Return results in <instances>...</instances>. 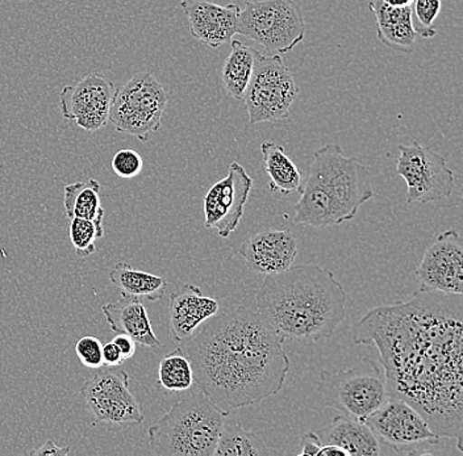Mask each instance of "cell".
<instances>
[{"label":"cell","instance_id":"obj_1","mask_svg":"<svg viewBox=\"0 0 463 456\" xmlns=\"http://www.w3.org/2000/svg\"><path fill=\"white\" fill-rule=\"evenodd\" d=\"M352 339L374 343L390 396L412 405L462 454V294L419 290L410 302L373 308Z\"/></svg>","mask_w":463,"mask_h":456},{"label":"cell","instance_id":"obj_2","mask_svg":"<svg viewBox=\"0 0 463 456\" xmlns=\"http://www.w3.org/2000/svg\"><path fill=\"white\" fill-rule=\"evenodd\" d=\"M283 342L259 312L237 305L203 322L179 349L198 391L230 414L282 391L291 368Z\"/></svg>","mask_w":463,"mask_h":456},{"label":"cell","instance_id":"obj_3","mask_svg":"<svg viewBox=\"0 0 463 456\" xmlns=\"http://www.w3.org/2000/svg\"><path fill=\"white\" fill-rule=\"evenodd\" d=\"M346 302L343 284L317 264L265 275L256 293V311L283 340L294 342L332 337L345 320Z\"/></svg>","mask_w":463,"mask_h":456},{"label":"cell","instance_id":"obj_4","mask_svg":"<svg viewBox=\"0 0 463 456\" xmlns=\"http://www.w3.org/2000/svg\"><path fill=\"white\" fill-rule=\"evenodd\" d=\"M300 195L294 221L320 229L353 220L374 191L367 167L355 157H346L337 144H328L314 153Z\"/></svg>","mask_w":463,"mask_h":456},{"label":"cell","instance_id":"obj_5","mask_svg":"<svg viewBox=\"0 0 463 456\" xmlns=\"http://www.w3.org/2000/svg\"><path fill=\"white\" fill-rule=\"evenodd\" d=\"M227 413L203 392L188 395L147 430L152 454L213 456Z\"/></svg>","mask_w":463,"mask_h":456},{"label":"cell","instance_id":"obj_6","mask_svg":"<svg viewBox=\"0 0 463 456\" xmlns=\"http://www.w3.org/2000/svg\"><path fill=\"white\" fill-rule=\"evenodd\" d=\"M317 392L326 405L364 423L378 411L390 394L381 363L362 358L354 368L343 371H321Z\"/></svg>","mask_w":463,"mask_h":456},{"label":"cell","instance_id":"obj_7","mask_svg":"<svg viewBox=\"0 0 463 456\" xmlns=\"http://www.w3.org/2000/svg\"><path fill=\"white\" fill-rule=\"evenodd\" d=\"M306 20L294 0H249L241 10L237 34L263 46L269 56H283L306 37Z\"/></svg>","mask_w":463,"mask_h":456},{"label":"cell","instance_id":"obj_8","mask_svg":"<svg viewBox=\"0 0 463 456\" xmlns=\"http://www.w3.org/2000/svg\"><path fill=\"white\" fill-rule=\"evenodd\" d=\"M167 100L164 86L152 74L143 71L130 78L123 88L115 89L109 121L118 133L135 135L146 143L150 135L161 128Z\"/></svg>","mask_w":463,"mask_h":456},{"label":"cell","instance_id":"obj_9","mask_svg":"<svg viewBox=\"0 0 463 456\" xmlns=\"http://www.w3.org/2000/svg\"><path fill=\"white\" fill-rule=\"evenodd\" d=\"M298 94L299 86L282 56H263L257 51L253 74L244 98L249 123L254 126L288 120Z\"/></svg>","mask_w":463,"mask_h":456},{"label":"cell","instance_id":"obj_10","mask_svg":"<svg viewBox=\"0 0 463 456\" xmlns=\"http://www.w3.org/2000/svg\"><path fill=\"white\" fill-rule=\"evenodd\" d=\"M399 152L396 172L407 183V204L432 203L451 195L454 172L447 158L416 141L411 145H399Z\"/></svg>","mask_w":463,"mask_h":456},{"label":"cell","instance_id":"obj_11","mask_svg":"<svg viewBox=\"0 0 463 456\" xmlns=\"http://www.w3.org/2000/svg\"><path fill=\"white\" fill-rule=\"evenodd\" d=\"M80 396L98 423L141 425L144 414L129 389V375L124 369L101 368L90 377Z\"/></svg>","mask_w":463,"mask_h":456},{"label":"cell","instance_id":"obj_12","mask_svg":"<svg viewBox=\"0 0 463 456\" xmlns=\"http://www.w3.org/2000/svg\"><path fill=\"white\" fill-rule=\"evenodd\" d=\"M251 189L253 179L242 164L233 161L227 177L216 181L205 195L203 206L205 229H216L222 238H228L244 216Z\"/></svg>","mask_w":463,"mask_h":456},{"label":"cell","instance_id":"obj_13","mask_svg":"<svg viewBox=\"0 0 463 456\" xmlns=\"http://www.w3.org/2000/svg\"><path fill=\"white\" fill-rule=\"evenodd\" d=\"M115 89L114 83L103 74L86 75L60 92L61 114L87 132L99 131L109 121Z\"/></svg>","mask_w":463,"mask_h":456},{"label":"cell","instance_id":"obj_14","mask_svg":"<svg viewBox=\"0 0 463 456\" xmlns=\"http://www.w3.org/2000/svg\"><path fill=\"white\" fill-rule=\"evenodd\" d=\"M420 290L463 293V239L457 230H445L425 250L418 271Z\"/></svg>","mask_w":463,"mask_h":456},{"label":"cell","instance_id":"obj_15","mask_svg":"<svg viewBox=\"0 0 463 456\" xmlns=\"http://www.w3.org/2000/svg\"><path fill=\"white\" fill-rule=\"evenodd\" d=\"M364 423L372 429L376 438L395 449L422 443L437 444L439 441V435L430 429L425 418L401 398L390 396Z\"/></svg>","mask_w":463,"mask_h":456},{"label":"cell","instance_id":"obj_16","mask_svg":"<svg viewBox=\"0 0 463 456\" xmlns=\"http://www.w3.org/2000/svg\"><path fill=\"white\" fill-rule=\"evenodd\" d=\"M181 8L190 23L194 39L210 48L228 44L237 34L241 13L239 5H222L211 0H181Z\"/></svg>","mask_w":463,"mask_h":456},{"label":"cell","instance_id":"obj_17","mask_svg":"<svg viewBox=\"0 0 463 456\" xmlns=\"http://www.w3.org/2000/svg\"><path fill=\"white\" fill-rule=\"evenodd\" d=\"M240 254L249 270L270 275L288 270L295 264L298 242L291 230L265 229L244 242Z\"/></svg>","mask_w":463,"mask_h":456},{"label":"cell","instance_id":"obj_18","mask_svg":"<svg viewBox=\"0 0 463 456\" xmlns=\"http://www.w3.org/2000/svg\"><path fill=\"white\" fill-rule=\"evenodd\" d=\"M220 312L216 299L204 296L198 285L184 284L172 293L169 302L170 329L173 339L182 342L196 329Z\"/></svg>","mask_w":463,"mask_h":456},{"label":"cell","instance_id":"obj_19","mask_svg":"<svg viewBox=\"0 0 463 456\" xmlns=\"http://www.w3.org/2000/svg\"><path fill=\"white\" fill-rule=\"evenodd\" d=\"M107 324L118 334H127L138 345L149 349L161 348V340L153 330L146 308L138 297L121 293L118 302L104 305Z\"/></svg>","mask_w":463,"mask_h":456},{"label":"cell","instance_id":"obj_20","mask_svg":"<svg viewBox=\"0 0 463 456\" xmlns=\"http://www.w3.org/2000/svg\"><path fill=\"white\" fill-rule=\"evenodd\" d=\"M369 8L375 16L379 42L402 53H412L418 37L413 28L412 5L392 7L383 0H373Z\"/></svg>","mask_w":463,"mask_h":456},{"label":"cell","instance_id":"obj_21","mask_svg":"<svg viewBox=\"0 0 463 456\" xmlns=\"http://www.w3.org/2000/svg\"><path fill=\"white\" fill-rule=\"evenodd\" d=\"M323 444H335L347 456L381 454L378 438L369 426L349 415H335L332 423L317 432Z\"/></svg>","mask_w":463,"mask_h":456},{"label":"cell","instance_id":"obj_22","mask_svg":"<svg viewBox=\"0 0 463 456\" xmlns=\"http://www.w3.org/2000/svg\"><path fill=\"white\" fill-rule=\"evenodd\" d=\"M265 170L270 178L269 190L289 196L303 191V175L299 167L286 154L285 147L263 141L260 144Z\"/></svg>","mask_w":463,"mask_h":456},{"label":"cell","instance_id":"obj_23","mask_svg":"<svg viewBox=\"0 0 463 456\" xmlns=\"http://www.w3.org/2000/svg\"><path fill=\"white\" fill-rule=\"evenodd\" d=\"M63 207L71 219H86L103 227L104 209L100 200V183L97 179L75 181L63 189Z\"/></svg>","mask_w":463,"mask_h":456},{"label":"cell","instance_id":"obj_24","mask_svg":"<svg viewBox=\"0 0 463 456\" xmlns=\"http://www.w3.org/2000/svg\"><path fill=\"white\" fill-rule=\"evenodd\" d=\"M256 53V49L242 44L240 40H231V54L222 66V82L233 99L244 100L254 70Z\"/></svg>","mask_w":463,"mask_h":456},{"label":"cell","instance_id":"obj_25","mask_svg":"<svg viewBox=\"0 0 463 456\" xmlns=\"http://www.w3.org/2000/svg\"><path fill=\"white\" fill-rule=\"evenodd\" d=\"M109 279L116 287L120 288L121 293L150 302L161 300L169 285L167 280L162 276L135 270L127 262H118L109 273Z\"/></svg>","mask_w":463,"mask_h":456},{"label":"cell","instance_id":"obj_26","mask_svg":"<svg viewBox=\"0 0 463 456\" xmlns=\"http://www.w3.org/2000/svg\"><path fill=\"white\" fill-rule=\"evenodd\" d=\"M273 451L256 433L248 432L239 423L222 426L213 456H263Z\"/></svg>","mask_w":463,"mask_h":456},{"label":"cell","instance_id":"obj_27","mask_svg":"<svg viewBox=\"0 0 463 456\" xmlns=\"http://www.w3.org/2000/svg\"><path fill=\"white\" fill-rule=\"evenodd\" d=\"M159 388L170 392H184L194 386V371L190 360L181 349L162 358L158 368Z\"/></svg>","mask_w":463,"mask_h":456},{"label":"cell","instance_id":"obj_28","mask_svg":"<svg viewBox=\"0 0 463 456\" xmlns=\"http://www.w3.org/2000/svg\"><path fill=\"white\" fill-rule=\"evenodd\" d=\"M69 235L75 253L80 258L91 256L95 253V242L104 236L103 227L95 224L86 219H71Z\"/></svg>","mask_w":463,"mask_h":456},{"label":"cell","instance_id":"obj_29","mask_svg":"<svg viewBox=\"0 0 463 456\" xmlns=\"http://www.w3.org/2000/svg\"><path fill=\"white\" fill-rule=\"evenodd\" d=\"M441 0H413L412 14L418 25H413L416 34L421 39H433L437 34L434 22L441 13Z\"/></svg>","mask_w":463,"mask_h":456},{"label":"cell","instance_id":"obj_30","mask_svg":"<svg viewBox=\"0 0 463 456\" xmlns=\"http://www.w3.org/2000/svg\"><path fill=\"white\" fill-rule=\"evenodd\" d=\"M111 167L118 177L135 178L143 172L144 160L136 150L121 149L112 157Z\"/></svg>","mask_w":463,"mask_h":456},{"label":"cell","instance_id":"obj_31","mask_svg":"<svg viewBox=\"0 0 463 456\" xmlns=\"http://www.w3.org/2000/svg\"><path fill=\"white\" fill-rule=\"evenodd\" d=\"M101 349L103 345L97 337L86 336L78 340L75 354L85 368L98 369L103 368Z\"/></svg>","mask_w":463,"mask_h":456},{"label":"cell","instance_id":"obj_32","mask_svg":"<svg viewBox=\"0 0 463 456\" xmlns=\"http://www.w3.org/2000/svg\"><path fill=\"white\" fill-rule=\"evenodd\" d=\"M101 359H103L104 368H118V366L126 362L118 346H116L112 340L103 345V349H101Z\"/></svg>","mask_w":463,"mask_h":456},{"label":"cell","instance_id":"obj_33","mask_svg":"<svg viewBox=\"0 0 463 456\" xmlns=\"http://www.w3.org/2000/svg\"><path fill=\"white\" fill-rule=\"evenodd\" d=\"M321 443L320 438L317 433L309 432L307 434H304L302 437V443H300V447H302V451L299 452L300 456H317V452L320 451Z\"/></svg>","mask_w":463,"mask_h":456},{"label":"cell","instance_id":"obj_34","mask_svg":"<svg viewBox=\"0 0 463 456\" xmlns=\"http://www.w3.org/2000/svg\"><path fill=\"white\" fill-rule=\"evenodd\" d=\"M71 452V447L65 446L61 447L57 446L54 443L53 440H48L45 443L43 444L40 449L33 450L31 451L32 456H51V455H58V456H66Z\"/></svg>","mask_w":463,"mask_h":456},{"label":"cell","instance_id":"obj_35","mask_svg":"<svg viewBox=\"0 0 463 456\" xmlns=\"http://www.w3.org/2000/svg\"><path fill=\"white\" fill-rule=\"evenodd\" d=\"M112 342L118 346L124 360L130 359L136 354V342L127 334H118Z\"/></svg>","mask_w":463,"mask_h":456},{"label":"cell","instance_id":"obj_36","mask_svg":"<svg viewBox=\"0 0 463 456\" xmlns=\"http://www.w3.org/2000/svg\"><path fill=\"white\" fill-rule=\"evenodd\" d=\"M317 456H347L346 452L344 451L341 447L335 446V444H323L320 451L317 452Z\"/></svg>","mask_w":463,"mask_h":456},{"label":"cell","instance_id":"obj_37","mask_svg":"<svg viewBox=\"0 0 463 456\" xmlns=\"http://www.w3.org/2000/svg\"><path fill=\"white\" fill-rule=\"evenodd\" d=\"M383 2L392 7H407V5H412L413 0H383Z\"/></svg>","mask_w":463,"mask_h":456}]
</instances>
